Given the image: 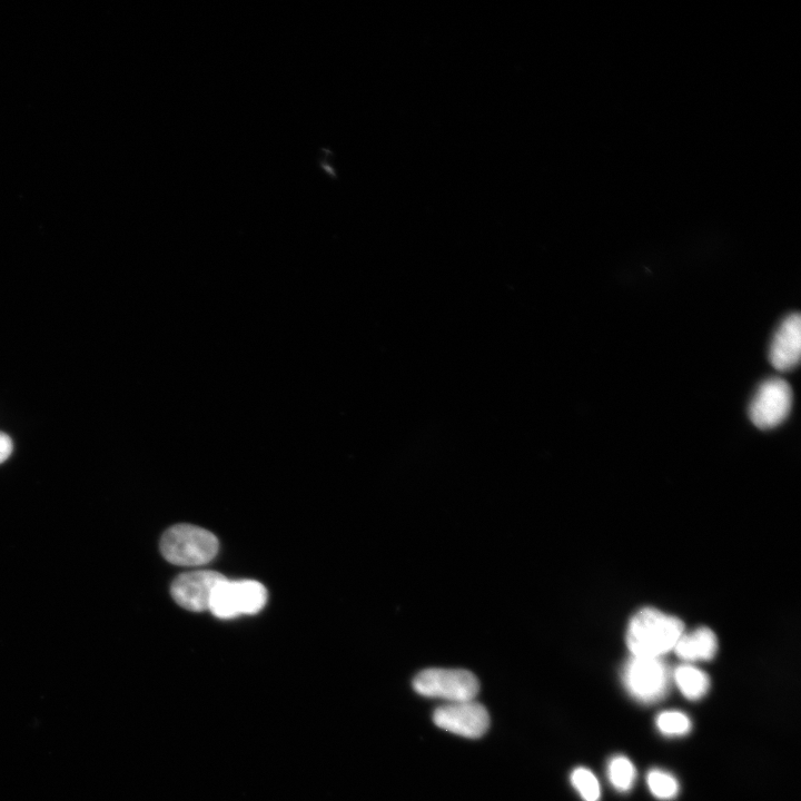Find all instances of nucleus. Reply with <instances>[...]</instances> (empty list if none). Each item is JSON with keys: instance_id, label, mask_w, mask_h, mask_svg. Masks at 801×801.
<instances>
[{"instance_id": "12", "label": "nucleus", "mask_w": 801, "mask_h": 801, "mask_svg": "<svg viewBox=\"0 0 801 801\" xmlns=\"http://www.w3.org/2000/svg\"><path fill=\"white\" fill-rule=\"evenodd\" d=\"M607 774L612 785L621 792L629 791L636 777L633 763L623 755H616L610 760Z\"/></svg>"}, {"instance_id": "6", "label": "nucleus", "mask_w": 801, "mask_h": 801, "mask_svg": "<svg viewBox=\"0 0 801 801\" xmlns=\"http://www.w3.org/2000/svg\"><path fill=\"white\" fill-rule=\"evenodd\" d=\"M791 406L790 385L780 377H772L756 389L749 406V416L756 427L769 429L777 427L788 417Z\"/></svg>"}, {"instance_id": "2", "label": "nucleus", "mask_w": 801, "mask_h": 801, "mask_svg": "<svg viewBox=\"0 0 801 801\" xmlns=\"http://www.w3.org/2000/svg\"><path fill=\"white\" fill-rule=\"evenodd\" d=\"M217 537L209 531L191 524H177L161 536L160 551L170 563L197 566L211 561L218 552Z\"/></svg>"}, {"instance_id": "7", "label": "nucleus", "mask_w": 801, "mask_h": 801, "mask_svg": "<svg viewBox=\"0 0 801 801\" xmlns=\"http://www.w3.org/2000/svg\"><path fill=\"white\" fill-rule=\"evenodd\" d=\"M434 723L454 734L476 739L490 726V715L485 706L472 701L446 703L433 714Z\"/></svg>"}, {"instance_id": "9", "label": "nucleus", "mask_w": 801, "mask_h": 801, "mask_svg": "<svg viewBox=\"0 0 801 801\" xmlns=\"http://www.w3.org/2000/svg\"><path fill=\"white\" fill-rule=\"evenodd\" d=\"M801 353V319L798 313L788 315L772 338L769 359L778 370H789L798 365Z\"/></svg>"}, {"instance_id": "5", "label": "nucleus", "mask_w": 801, "mask_h": 801, "mask_svg": "<svg viewBox=\"0 0 801 801\" xmlns=\"http://www.w3.org/2000/svg\"><path fill=\"white\" fill-rule=\"evenodd\" d=\"M623 683L634 699L653 703L668 692L669 669L660 657L632 656L624 666Z\"/></svg>"}, {"instance_id": "3", "label": "nucleus", "mask_w": 801, "mask_h": 801, "mask_svg": "<svg viewBox=\"0 0 801 801\" xmlns=\"http://www.w3.org/2000/svg\"><path fill=\"white\" fill-rule=\"evenodd\" d=\"M413 688L423 696L453 703L474 700L479 691V682L467 670L432 668L421 671L414 678Z\"/></svg>"}, {"instance_id": "11", "label": "nucleus", "mask_w": 801, "mask_h": 801, "mask_svg": "<svg viewBox=\"0 0 801 801\" xmlns=\"http://www.w3.org/2000/svg\"><path fill=\"white\" fill-rule=\"evenodd\" d=\"M674 681L689 700H699L710 688L709 676L692 665H680L673 673Z\"/></svg>"}, {"instance_id": "15", "label": "nucleus", "mask_w": 801, "mask_h": 801, "mask_svg": "<svg viewBox=\"0 0 801 801\" xmlns=\"http://www.w3.org/2000/svg\"><path fill=\"white\" fill-rule=\"evenodd\" d=\"M571 782L584 801H599L600 784L589 769L576 768L571 774Z\"/></svg>"}, {"instance_id": "13", "label": "nucleus", "mask_w": 801, "mask_h": 801, "mask_svg": "<svg viewBox=\"0 0 801 801\" xmlns=\"http://www.w3.org/2000/svg\"><path fill=\"white\" fill-rule=\"evenodd\" d=\"M646 783L652 794L661 800H671L679 792L678 780L670 773L653 769L646 775Z\"/></svg>"}, {"instance_id": "14", "label": "nucleus", "mask_w": 801, "mask_h": 801, "mask_svg": "<svg viewBox=\"0 0 801 801\" xmlns=\"http://www.w3.org/2000/svg\"><path fill=\"white\" fill-rule=\"evenodd\" d=\"M656 726L665 735H684L691 730L689 716L679 711H664L655 720Z\"/></svg>"}, {"instance_id": "1", "label": "nucleus", "mask_w": 801, "mask_h": 801, "mask_svg": "<svg viewBox=\"0 0 801 801\" xmlns=\"http://www.w3.org/2000/svg\"><path fill=\"white\" fill-rule=\"evenodd\" d=\"M683 631L679 619L644 607L629 623L626 644L633 656L660 657L674 649Z\"/></svg>"}, {"instance_id": "16", "label": "nucleus", "mask_w": 801, "mask_h": 801, "mask_svg": "<svg viewBox=\"0 0 801 801\" xmlns=\"http://www.w3.org/2000/svg\"><path fill=\"white\" fill-rule=\"evenodd\" d=\"M12 452V441L11 438L0 432V464L3 463L11 454Z\"/></svg>"}, {"instance_id": "10", "label": "nucleus", "mask_w": 801, "mask_h": 801, "mask_svg": "<svg viewBox=\"0 0 801 801\" xmlns=\"http://www.w3.org/2000/svg\"><path fill=\"white\" fill-rule=\"evenodd\" d=\"M673 650L685 661L711 660L718 650V642L710 629L699 627L691 634H682Z\"/></svg>"}, {"instance_id": "8", "label": "nucleus", "mask_w": 801, "mask_h": 801, "mask_svg": "<svg viewBox=\"0 0 801 801\" xmlns=\"http://www.w3.org/2000/svg\"><path fill=\"white\" fill-rule=\"evenodd\" d=\"M226 577L215 571H192L175 578L170 593L181 607L191 612L208 610L211 593Z\"/></svg>"}, {"instance_id": "4", "label": "nucleus", "mask_w": 801, "mask_h": 801, "mask_svg": "<svg viewBox=\"0 0 801 801\" xmlns=\"http://www.w3.org/2000/svg\"><path fill=\"white\" fill-rule=\"evenodd\" d=\"M265 586L254 580L219 582L214 589L209 607L218 619L229 620L241 614H256L266 604Z\"/></svg>"}]
</instances>
